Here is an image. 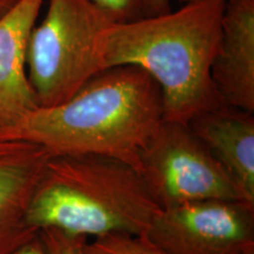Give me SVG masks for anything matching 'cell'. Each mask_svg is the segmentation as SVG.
Masks as SVG:
<instances>
[{
  "instance_id": "1",
  "label": "cell",
  "mask_w": 254,
  "mask_h": 254,
  "mask_svg": "<svg viewBox=\"0 0 254 254\" xmlns=\"http://www.w3.org/2000/svg\"><path fill=\"white\" fill-rule=\"evenodd\" d=\"M224 8L218 0L186 2L161 14L112 21L95 39L100 68H142L160 87L164 120L187 124L225 105L212 79Z\"/></svg>"
},
{
  "instance_id": "2",
  "label": "cell",
  "mask_w": 254,
  "mask_h": 254,
  "mask_svg": "<svg viewBox=\"0 0 254 254\" xmlns=\"http://www.w3.org/2000/svg\"><path fill=\"white\" fill-rule=\"evenodd\" d=\"M164 120L159 85L134 65L105 68L64 103L36 107L0 129V139L43 146L50 155L99 154L138 167Z\"/></svg>"
},
{
  "instance_id": "3",
  "label": "cell",
  "mask_w": 254,
  "mask_h": 254,
  "mask_svg": "<svg viewBox=\"0 0 254 254\" xmlns=\"http://www.w3.org/2000/svg\"><path fill=\"white\" fill-rule=\"evenodd\" d=\"M159 206L134 166L99 154L51 155L27 209L40 231L69 234H146Z\"/></svg>"
},
{
  "instance_id": "4",
  "label": "cell",
  "mask_w": 254,
  "mask_h": 254,
  "mask_svg": "<svg viewBox=\"0 0 254 254\" xmlns=\"http://www.w3.org/2000/svg\"><path fill=\"white\" fill-rule=\"evenodd\" d=\"M47 11L27 47V78L39 107L56 106L77 93L100 68L99 32L113 21L94 0H45Z\"/></svg>"
},
{
  "instance_id": "5",
  "label": "cell",
  "mask_w": 254,
  "mask_h": 254,
  "mask_svg": "<svg viewBox=\"0 0 254 254\" xmlns=\"http://www.w3.org/2000/svg\"><path fill=\"white\" fill-rule=\"evenodd\" d=\"M136 170L160 209L209 199L244 200L226 171L184 123L163 120L141 148Z\"/></svg>"
},
{
  "instance_id": "6",
  "label": "cell",
  "mask_w": 254,
  "mask_h": 254,
  "mask_svg": "<svg viewBox=\"0 0 254 254\" xmlns=\"http://www.w3.org/2000/svg\"><path fill=\"white\" fill-rule=\"evenodd\" d=\"M146 236L167 254H254V205L209 199L159 209Z\"/></svg>"
},
{
  "instance_id": "7",
  "label": "cell",
  "mask_w": 254,
  "mask_h": 254,
  "mask_svg": "<svg viewBox=\"0 0 254 254\" xmlns=\"http://www.w3.org/2000/svg\"><path fill=\"white\" fill-rule=\"evenodd\" d=\"M50 157L34 142L0 139V254H13L39 234L27 209Z\"/></svg>"
},
{
  "instance_id": "8",
  "label": "cell",
  "mask_w": 254,
  "mask_h": 254,
  "mask_svg": "<svg viewBox=\"0 0 254 254\" xmlns=\"http://www.w3.org/2000/svg\"><path fill=\"white\" fill-rule=\"evenodd\" d=\"M212 79L225 105L254 113V0H227Z\"/></svg>"
},
{
  "instance_id": "9",
  "label": "cell",
  "mask_w": 254,
  "mask_h": 254,
  "mask_svg": "<svg viewBox=\"0 0 254 254\" xmlns=\"http://www.w3.org/2000/svg\"><path fill=\"white\" fill-rule=\"evenodd\" d=\"M45 0H19L0 18V129L38 107L26 72L28 41Z\"/></svg>"
},
{
  "instance_id": "10",
  "label": "cell",
  "mask_w": 254,
  "mask_h": 254,
  "mask_svg": "<svg viewBox=\"0 0 254 254\" xmlns=\"http://www.w3.org/2000/svg\"><path fill=\"white\" fill-rule=\"evenodd\" d=\"M254 113L221 105L187 125L231 177L245 201L254 205Z\"/></svg>"
},
{
  "instance_id": "11",
  "label": "cell",
  "mask_w": 254,
  "mask_h": 254,
  "mask_svg": "<svg viewBox=\"0 0 254 254\" xmlns=\"http://www.w3.org/2000/svg\"><path fill=\"white\" fill-rule=\"evenodd\" d=\"M91 254H167L146 234H106L88 244Z\"/></svg>"
},
{
  "instance_id": "12",
  "label": "cell",
  "mask_w": 254,
  "mask_h": 254,
  "mask_svg": "<svg viewBox=\"0 0 254 254\" xmlns=\"http://www.w3.org/2000/svg\"><path fill=\"white\" fill-rule=\"evenodd\" d=\"M39 236L49 254H91L86 236L69 234L53 227L40 230Z\"/></svg>"
},
{
  "instance_id": "13",
  "label": "cell",
  "mask_w": 254,
  "mask_h": 254,
  "mask_svg": "<svg viewBox=\"0 0 254 254\" xmlns=\"http://www.w3.org/2000/svg\"><path fill=\"white\" fill-rule=\"evenodd\" d=\"M112 17L113 21H127L144 17L141 0H94Z\"/></svg>"
},
{
  "instance_id": "14",
  "label": "cell",
  "mask_w": 254,
  "mask_h": 254,
  "mask_svg": "<svg viewBox=\"0 0 254 254\" xmlns=\"http://www.w3.org/2000/svg\"><path fill=\"white\" fill-rule=\"evenodd\" d=\"M142 15L150 17L170 11V0H141Z\"/></svg>"
},
{
  "instance_id": "15",
  "label": "cell",
  "mask_w": 254,
  "mask_h": 254,
  "mask_svg": "<svg viewBox=\"0 0 254 254\" xmlns=\"http://www.w3.org/2000/svg\"><path fill=\"white\" fill-rule=\"evenodd\" d=\"M13 254H49L47 249L39 234L24 246L15 251Z\"/></svg>"
},
{
  "instance_id": "16",
  "label": "cell",
  "mask_w": 254,
  "mask_h": 254,
  "mask_svg": "<svg viewBox=\"0 0 254 254\" xmlns=\"http://www.w3.org/2000/svg\"><path fill=\"white\" fill-rule=\"evenodd\" d=\"M19 0H0V18L17 4Z\"/></svg>"
},
{
  "instance_id": "17",
  "label": "cell",
  "mask_w": 254,
  "mask_h": 254,
  "mask_svg": "<svg viewBox=\"0 0 254 254\" xmlns=\"http://www.w3.org/2000/svg\"><path fill=\"white\" fill-rule=\"evenodd\" d=\"M182 4H186V2H196V1H208V0H179ZM218 1H225L226 2L227 0H218Z\"/></svg>"
}]
</instances>
